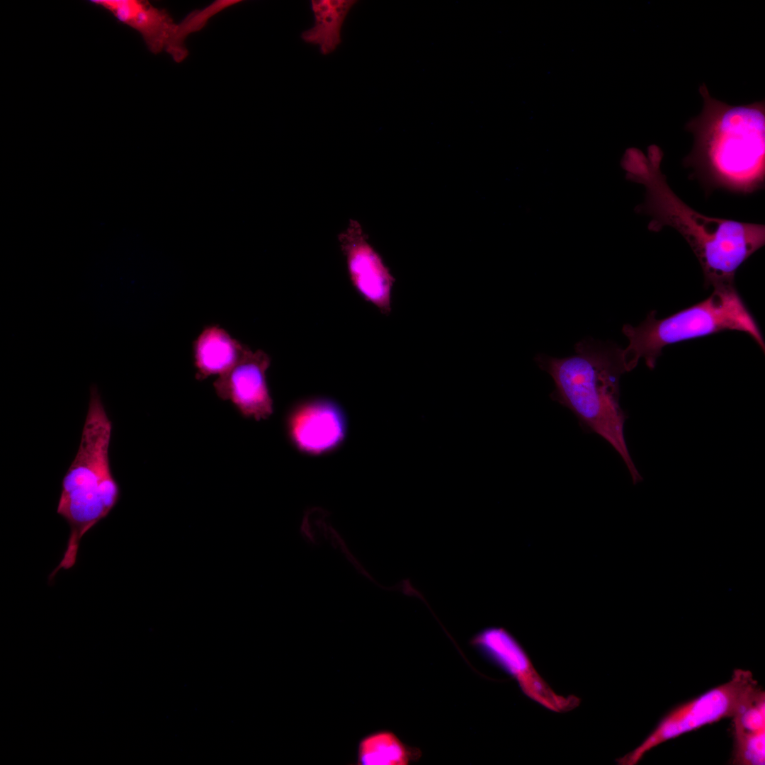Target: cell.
I'll return each mask as SVG.
<instances>
[{"label":"cell","mask_w":765,"mask_h":765,"mask_svg":"<svg viewBox=\"0 0 765 765\" xmlns=\"http://www.w3.org/2000/svg\"><path fill=\"white\" fill-rule=\"evenodd\" d=\"M338 241L353 288L380 312L389 314L395 279L370 242L362 225L351 219L339 233Z\"/></svg>","instance_id":"obj_8"},{"label":"cell","mask_w":765,"mask_h":765,"mask_svg":"<svg viewBox=\"0 0 765 765\" xmlns=\"http://www.w3.org/2000/svg\"><path fill=\"white\" fill-rule=\"evenodd\" d=\"M651 312L637 327L625 324L623 333L629 341L623 349L627 372L640 359L653 369L664 347L723 331H740L752 337L764 351L759 327L735 287V284L713 288L706 299L663 319Z\"/></svg>","instance_id":"obj_5"},{"label":"cell","mask_w":765,"mask_h":765,"mask_svg":"<svg viewBox=\"0 0 765 765\" xmlns=\"http://www.w3.org/2000/svg\"><path fill=\"white\" fill-rule=\"evenodd\" d=\"M663 154L650 145L645 154L628 149L620 161L625 178L645 187L637 212L651 217L647 227H672L691 246L703 270L705 285L734 284L738 268L765 243V226L705 215L688 206L669 186L661 169Z\"/></svg>","instance_id":"obj_1"},{"label":"cell","mask_w":765,"mask_h":765,"mask_svg":"<svg viewBox=\"0 0 765 765\" xmlns=\"http://www.w3.org/2000/svg\"><path fill=\"white\" fill-rule=\"evenodd\" d=\"M118 20L140 33L149 50L157 54L164 50L176 62L188 55L185 42L189 33L181 21L176 23L165 10L140 0H94Z\"/></svg>","instance_id":"obj_11"},{"label":"cell","mask_w":765,"mask_h":765,"mask_svg":"<svg viewBox=\"0 0 765 765\" xmlns=\"http://www.w3.org/2000/svg\"><path fill=\"white\" fill-rule=\"evenodd\" d=\"M701 113L686 129L694 137L684 159L708 186L738 193L761 189L765 178L764 101L732 106L713 98L703 84Z\"/></svg>","instance_id":"obj_2"},{"label":"cell","mask_w":765,"mask_h":765,"mask_svg":"<svg viewBox=\"0 0 765 765\" xmlns=\"http://www.w3.org/2000/svg\"><path fill=\"white\" fill-rule=\"evenodd\" d=\"M732 718L734 740L765 732V693L758 684L740 703Z\"/></svg>","instance_id":"obj_16"},{"label":"cell","mask_w":765,"mask_h":765,"mask_svg":"<svg viewBox=\"0 0 765 765\" xmlns=\"http://www.w3.org/2000/svg\"><path fill=\"white\" fill-rule=\"evenodd\" d=\"M246 346L220 325L206 326L193 343L196 378L203 380L225 373L237 362Z\"/></svg>","instance_id":"obj_12"},{"label":"cell","mask_w":765,"mask_h":765,"mask_svg":"<svg viewBox=\"0 0 765 765\" xmlns=\"http://www.w3.org/2000/svg\"><path fill=\"white\" fill-rule=\"evenodd\" d=\"M576 354L557 358L538 354L535 361L553 379L550 397L570 409L586 430L597 434L618 453L634 484L642 481L624 435L626 414L620 405V379L626 373L623 349L592 338L574 346Z\"/></svg>","instance_id":"obj_3"},{"label":"cell","mask_w":765,"mask_h":765,"mask_svg":"<svg viewBox=\"0 0 765 765\" xmlns=\"http://www.w3.org/2000/svg\"><path fill=\"white\" fill-rule=\"evenodd\" d=\"M751 672L735 669L730 681L673 709L633 751L616 759L620 765L637 764L652 749L683 734L732 718L740 703L756 686Z\"/></svg>","instance_id":"obj_6"},{"label":"cell","mask_w":765,"mask_h":765,"mask_svg":"<svg viewBox=\"0 0 765 765\" xmlns=\"http://www.w3.org/2000/svg\"><path fill=\"white\" fill-rule=\"evenodd\" d=\"M329 516L330 513L322 507L307 508L304 512L300 526V532L302 537L307 543L314 545H320L324 540L329 541L333 547L340 549L358 572L373 579L349 551L341 536L332 527Z\"/></svg>","instance_id":"obj_15"},{"label":"cell","mask_w":765,"mask_h":765,"mask_svg":"<svg viewBox=\"0 0 765 765\" xmlns=\"http://www.w3.org/2000/svg\"><path fill=\"white\" fill-rule=\"evenodd\" d=\"M112 429L98 388L93 384L79 448L62 481L57 514L67 521L70 533L62 558L50 574L52 579L60 570L74 566L81 538L120 500V489L109 457Z\"/></svg>","instance_id":"obj_4"},{"label":"cell","mask_w":765,"mask_h":765,"mask_svg":"<svg viewBox=\"0 0 765 765\" xmlns=\"http://www.w3.org/2000/svg\"><path fill=\"white\" fill-rule=\"evenodd\" d=\"M419 748L404 743L395 732L380 730L363 737L358 744L357 765H409L421 756Z\"/></svg>","instance_id":"obj_13"},{"label":"cell","mask_w":765,"mask_h":765,"mask_svg":"<svg viewBox=\"0 0 765 765\" xmlns=\"http://www.w3.org/2000/svg\"><path fill=\"white\" fill-rule=\"evenodd\" d=\"M765 759V732L734 740L732 764L764 765Z\"/></svg>","instance_id":"obj_17"},{"label":"cell","mask_w":765,"mask_h":765,"mask_svg":"<svg viewBox=\"0 0 765 765\" xmlns=\"http://www.w3.org/2000/svg\"><path fill=\"white\" fill-rule=\"evenodd\" d=\"M470 644L514 679L522 693L544 708L557 713L579 706V698L556 693L535 669L519 641L503 627L489 626L476 633Z\"/></svg>","instance_id":"obj_7"},{"label":"cell","mask_w":765,"mask_h":765,"mask_svg":"<svg viewBox=\"0 0 765 765\" xmlns=\"http://www.w3.org/2000/svg\"><path fill=\"white\" fill-rule=\"evenodd\" d=\"M287 435L299 451L319 455L339 448L347 432L344 410L333 400L314 397L297 403L286 420Z\"/></svg>","instance_id":"obj_9"},{"label":"cell","mask_w":765,"mask_h":765,"mask_svg":"<svg viewBox=\"0 0 765 765\" xmlns=\"http://www.w3.org/2000/svg\"><path fill=\"white\" fill-rule=\"evenodd\" d=\"M355 3L352 0L312 1L314 23L302 33V39L317 45L324 55L334 52L341 42L344 20Z\"/></svg>","instance_id":"obj_14"},{"label":"cell","mask_w":765,"mask_h":765,"mask_svg":"<svg viewBox=\"0 0 765 765\" xmlns=\"http://www.w3.org/2000/svg\"><path fill=\"white\" fill-rule=\"evenodd\" d=\"M269 356L247 346L241 357L227 372L219 376L213 386L217 396L230 400L244 417L266 419L273 413V400L267 384Z\"/></svg>","instance_id":"obj_10"}]
</instances>
